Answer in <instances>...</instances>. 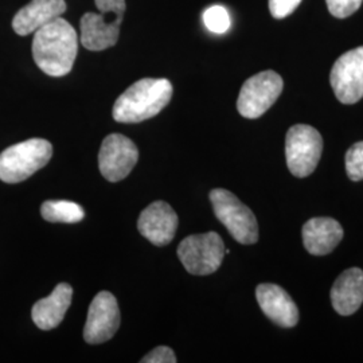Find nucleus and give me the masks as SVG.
Here are the masks:
<instances>
[{
  "label": "nucleus",
  "mask_w": 363,
  "mask_h": 363,
  "mask_svg": "<svg viewBox=\"0 0 363 363\" xmlns=\"http://www.w3.org/2000/svg\"><path fill=\"white\" fill-rule=\"evenodd\" d=\"M77 52V33L61 16L34 33V61L50 77H64L70 73Z\"/></svg>",
  "instance_id": "f257e3e1"
},
{
  "label": "nucleus",
  "mask_w": 363,
  "mask_h": 363,
  "mask_svg": "<svg viewBox=\"0 0 363 363\" xmlns=\"http://www.w3.org/2000/svg\"><path fill=\"white\" fill-rule=\"evenodd\" d=\"M172 97V85L166 78H143L130 85L113 105L117 123H142L159 115Z\"/></svg>",
  "instance_id": "f03ea898"
},
{
  "label": "nucleus",
  "mask_w": 363,
  "mask_h": 363,
  "mask_svg": "<svg viewBox=\"0 0 363 363\" xmlns=\"http://www.w3.org/2000/svg\"><path fill=\"white\" fill-rule=\"evenodd\" d=\"M100 13H86L81 18V43L91 52L116 45L125 13V0H94Z\"/></svg>",
  "instance_id": "7ed1b4c3"
},
{
  "label": "nucleus",
  "mask_w": 363,
  "mask_h": 363,
  "mask_svg": "<svg viewBox=\"0 0 363 363\" xmlns=\"http://www.w3.org/2000/svg\"><path fill=\"white\" fill-rule=\"evenodd\" d=\"M52 156V145L45 139H28L0 154V181L19 183L43 169Z\"/></svg>",
  "instance_id": "20e7f679"
},
{
  "label": "nucleus",
  "mask_w": 363,
  "mask_h": 363,
  "mask_svg": "<svg viewBox=\"0 0 363 363\" xmlns=\"http://www.w3.org/2000/svg\"><path fill=\"white\" fill-rule=\"evenodd\" d=\"M210 201L216 217L237 242L252 245L259 241L256 216L233 193L225 189H214L210 193Z\"/></svg>",
  "instance_id": "39448f33"
},
{
  "label": "nucleus",
  "mask_w": 363,
  "mask_h": 363,
  "mask_svg": "<svg viewBox=\"0 0 363 363\" xmlns=\"http://www.w3.org/2000/svg\"><path fill=\"white\" fill-rule=\"evenodd\" d=\"M323 151L322 135L311 125L296 124L286 136V159L292 175L306 178L316 169Z\"/></svg>",
  "instance_id": "423d86ee"
},
{
  "label": "nucleus",
  "mask_w": 363,
  "mask_h": 363,
  "mask_svg": "<svg viewBox=\"0 0 363 363\" xmlns=\"http://www.w3.org/2000/svg\"><path fill=\"white\" fill-rule=\"evenodd\" d=\"M178 257L184 269L191 274L206 276L216 272L225 257V244L216 232L193 234L178 247Z\"/></svg>",
  "instance_id": "0eeeda50"
},
{
  "label": "nucleus",
  "mask_w": 363,
  "mask_h": 363,
  "mask_svg": "<svg viewBox=\"0 0 363 363\" xmlns=\"http://www.w3.org/2000/svg\"><path fill=\"white\" fill-rule=\"evenodd\" d=\"M283 88V78L273 70H265L249 78L242 85L237 100L240 115L245 118L262 116L277 101Z\"/></svg>",
  "instance_id": "6e6552de"
},
{
  "label": "nucleus",
  "mask_w": 363,
  "mask_h": 363,
  "mask_svg": "<svg viewBox=\"0 0 363 363\" xmlns=\"http://www.w3.org/2000/svg\"><path fill=\"white\" fill-rule=\"evenodd\" d=\"M330 82L342 104H355L363 97V46L342 54L331 69Z\"/></svg>",
  "instance_id": "1a4fd4ad"
},
{
  "label": "nucleus",
  "mask_w": 363,
  "mask_h": 363,
  "mask_svg": "<svg viewBox=\"0 0 363 363\" xmlns=\"http://www.w3.org/2000/svg\"><path fill=\"white\" fill-rule=\"evenodd\" d=\"M139 159L135 143L124 135L106 136L99 154V167L106 181L120 182L130 175Z\"/></svg>",
  "instance_id": "9d476101"
},
{
  "label": "nucleus",
  "mask_w": 363,
  "mask_h": 363,
  "mask_svg": "<svg viewBox=\"0 0 363 363\" xmlns=\"http://www.w3.org/2000/svg\"><path fill=\"white\" fill-rule=\"evenodd\" d=\"M120 327V310L111 292L101 291L91 300L84 339L89 345H100L112 339Z\"/></svg>",
  "instance_id": "9b49d317"
},
{
  "label": "nucleus",
  "mask_w": 363,
  "mask_h": 363,
  "mask_svg": "<svg viewBox=\"0 0 363 363\" xmlns=\"http://www.w3.org/2000/svg\"><path fill=\"white\" fill-rule=\"evenodd\" d=\"M178 216L169 203L156 201L144 208L138 220V229L156 247L169 245L178 230Z\"/></svg>",
  "instance_id": "f8f14e48"
},
{
  "label": "nucleus",
  "mask_w": 363,
  "mask_h": 363,
  "mask_svg": "<svg viewBox=\"0 0 363 363\" xmlns=\"http://www.w3.org/2000/svg\"><path fill=\"white\" fill-rule=\"evenodd\" d=\"M256 298L262 312L280 327L292 328L298 323V310L284 288L276 284H259Z\"/></svg>",
  "instance_id": "ddd939ff"
},
{
  "label": "nucleus",
  "mask_w": 363,
  "mask_h": 363,
  "mask_svg": "<svg viewBox=\"0 0 363 363\" xmlns=\"http://www.w3.org/2000/svg\"><path fill=\"white\" fill-rule=\"evenodd\" d=\"M65 11V0H31L13 16V31L21 37L34 34Z\"/></svg>",
  "instance_id": "4468645a"
},
{
  "label": "nucleus",
  "mask_w": 363,
  "mask_h": 363,
  "mask_svg": "<svg viewBox=\"0 0 363 363\" xmlns=\"http://www.w3.org/2000/svg\"><path fill=\"white\" fill-rule=\"evenodd\" d=\"M343 228L334 218L315 217L303 226V244L313 256H325L331 253L343 238Z\"/></svg>",
  "instance_id": "2eb2a0df"
},
{
  "label": "nucleus",
  "mask_w": 363,
  "mask_h": 363,
  "mask_svg": "<svg viewBox=\"0 0 363 363\" xmlns=\"http://www.w3.org/2000/svg\"><path fill=\"white\" fill-rule=\"evenodd\" d=\"M331 303L342 316H350L359 310L363 303V271L350 268L337 276L331 288Z\"/></svg>",
  "instance_id": "dca6fc26"
},
{
  "label": "nucleus",
  "mask_w": 363,
  "mask_h": 363,
  "mask_svg": "<svg viewBox=\"0 0 363 363\" xmlns=\"http://www.w3.org/2000/svg\"><path fill=\"white\" fill-rule=\"evenodd\" d=\"M73 298V288L60 283L48 298L38 300L31 311V318L40 330L49 331L64 320Z\"/></svg>",
  "instance_id": "f3484780"
},
{
  "label": "nucleus",
  "mask_w": 363,
  "mask_h": 363,
  "mask_svg": "<svg viewBox=\"0 0 363 363\" xmlns=\"http://www.w3.org/2000/svg\"><path fill=\"white\" fill-rule=\"evenodd\" d=\"M40 214L43 220L61 223H77L85 217L84 208L72 201H46L40 206Z\"/></svg>",
  "instance_id": "a211bd4d"
},
{
  "label": "nucleus",
  "mask_w": 363,
  "mask_h": 363,
  "mask_svg": "<svg viewBox=\"0 0 363 363\" xmlns=\"http://www.w3.org/2000/svg\"><path fill=\"white\" fill-rule=\"evenodd\" d=\"M202 18L206 28L214 34H225L232 26L230 15L228 13V10L220 4L206 9Z\"/></svg>",
  "instance_id": "6ab92c4d"
},
{
  "label": "nucleus",
  "mask_w": 363,
  "mask_h": 363,
  "mask_svg": "<svg viewBox=\"0 0 363 363\" xmlns=\"http://www.w3.org/2000/svg\"><path fill=\"white\" fill-rule=\"evenodd\" d=\"M346 172L351 181H363V142H358L349 148L346 154Z\"/></svg>",
  "instance_id": "aec40b11"
},
{
  "label": "nucleus",
  "mask_w": 363,
  "mask_h": 363,
  "mask_svg": "<svg viewBox=\"0 0 363 363\" xmlns=\"http://www.w3.org/2000/svg\"><path fill=\"white\" fill-rule=\"evenodd\" d=\"M363 0H325L328 11L335 18H347L361 7Z\"/></svg>",
  "instance_id": "412c9836"
},
{
  "label": "nucleus",
  "mask_w": 363,
  "mask_h": 363,
  "mask_svg": "<svg viewBox=\"0 0 363 363\" xmlns=\"http://www.w3.org/2000/svg\"><path fill=\"white\" fill-rule=\"evenodd\" d=\"M301 0H269V11L273 18L284 19L298 9Z\"/></svg>",
  "instance_id": "4be33fe9"
},
{
  "label": "nucleus",
  "mask_w": 363,
  "mask_h": 363,
  "mask_svg": "<svg viewBox=\"0 0 363 363\" xmlns=\"http://www.w3.org/2000/svg\"><path fill=\"white\" fill-rule=\"evenodd\" d=\"M140 362L175 363L177 362V355L167 346H159V347H156L151 352H148Z\"/></svg>",
  "instance_id": "5701e85b"
}]
</instances>
